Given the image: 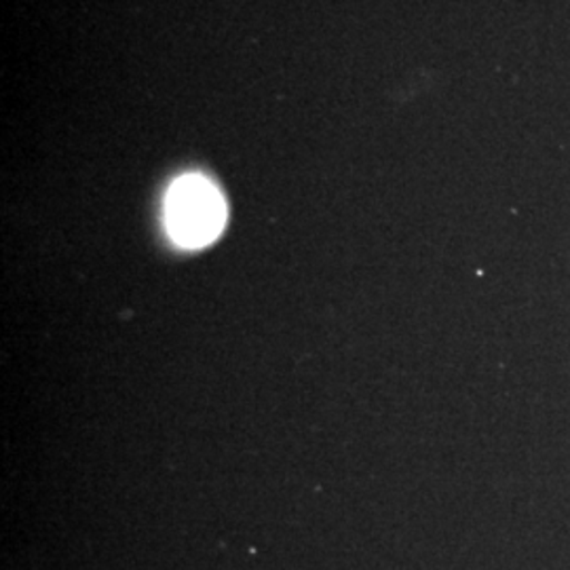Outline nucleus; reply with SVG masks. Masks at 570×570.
<instances>
[{
  "instance_id": "1",
  "label": "nucleus",
  "mask_w": 570,
  "mask_h": 570,
  "mask_svg": "<svg viewBox=\"0 0 570 570\" xmlns=\"http://www.w3.org/2000/svg\"><path fill=\"white\" fill-rule=\"evenodd\" d=\"M165 223L176 244L204 247L212 244L225 228V197L216 184L204 176H183L171 184L167 193Z\"/></svg>"
}]
</instances>
